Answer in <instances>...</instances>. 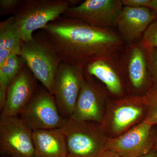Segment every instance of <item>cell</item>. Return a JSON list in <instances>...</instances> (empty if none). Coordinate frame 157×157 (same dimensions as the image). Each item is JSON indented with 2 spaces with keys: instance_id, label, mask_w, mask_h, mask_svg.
Wrapping results in <instances>:
<instances>
[{
  "instance_id": "1",
  "label": "cell",
  "mask_w": 157,
  "mask_h": 157,
  "mask_svg": "<svg viewBox=\"0 0 157 157\" xmlns=\"http://www.w3.org/2000/svg\"><path fill=\"white\" fill-rule=\"evenodd\" d=\"M42 30L62 62L83 70L93 60L116 53L124 43L119 34L109 28L63 16Z\"/></svg>"
},
{
  "instance_id": "4",
  "label": "cell",
  "mask_w": 157,
  "mask_h": 157,
  "mask_svg": "<svg viewBox=\"0 0 157 157\" xmlns=\"http://www.w3.org/2000/svg\"><path fill=\"white\" fill-rule=\"evenodd\" d=\"M61 129L66 138L68 157H98L106 149L108 137L100 124L68 119Z\"/></svg>"
},
{
  "instance_id": "11",
  "label": "cell",
  "mask_w": 157,
  "mask_h": 157,
  "mask_svg": "<svg viewBox=\"0 0 157 157\" xmlns=\"http://www.w3.org/2000/svg\"><path fill=\"white\" fill-rule=\"evenodd\" d=\"M106 101L107 96L103 89L93 80L92 76L85 74L84 81L70 119L101 124L105 113Z\"/></svg>"
},
{
  "instance_id": "17",
  "label": "cell",
  "mask_w": 157,
  "mask_h": 157,
  "mask_svg": "<svg viewBox=\"0 0 157 157\" xmlns=\"http://www.w3.org/2000/svg\"><path fill=\"white\" fill-rule=\"evenodd\" d=\"M23 42L13 16L0 23V65L11 56H20Z\"/></svg>"
},
{
  "instance_id": "6",
  "label": "cell",
  "mask_w": 157,
  "mask_h": 157,
  "mask_svg": "<svg viewBox=\"0 0 157 157\" xmlns=\"http://www.w3.org/2000/svg\"><path fill=\"white\" fill-rule=\"evenodd\" d=\"M19 117L33 131L61 128L62 117L54 97L46 89H38Z\"/></svg>"
},
{
  "instance_id": "19",
  "label": "cell",
  "mask_w": 157,
  "mask_h": 157,
  "mask_svg": "<svg viewBox=\"0 0 157 157\" xmlns=\"http://www.w3.org/2000/svg\"><path fill=\"white\" fill-rule=\"evenodd\" d=\"M144 96L147 109L143 121L153 126L157 124V83H152Z\"/></svg>"
},
{
  "instance_id": "24",
  "label": "cell",
  "mask_w": 157,
  "mask_h": 157,
  "mask_svg": "<svg viewBox=\"0 0 157 157\" xmlns=\"http://www.w3.org/2000/svg\"><path fill=\"white\" fill-rule=\"evenodd\" d=\"M98 157H122L119 155L105 149Z\"/></svg>"
},
{
  "instance_id": "26",
  "label": "cell",
  "mask_w": 157,
  "mask_h": 157,
  "mask_svg": "<svg viewBox=\"0 0 157 157\" xmlns=\"http://www.w3.org/2000/svg\"><path fill=\"white\" fill-rule=\"evenodd\" d=\"M139 157H157V153L153 150L150 152Z\"/></svg>"
},
{
  "instance_id": "12",
  "label": "cell",
  "mask_w": 157,
  "mask_h": 157,
  "mask_svg": "<svg viewBox=\"0 0 157 157\" xmlns=\"http://www.w3.org/2000/svg\"><path fill=\"white\" fill-rule=\"evenodd\" d=\"M124 74L134 91L149 89L152 83L148 65V51L140 41L127 45L121 59Z\"/></svg>"
},
{
  "instance_id": "21",
  "label": "cell",
  "mask_w": 157,
  "mask_h": 157,
  "mask_svg": "<svg viewBox=\"0 0 157 157\" xmlns=\"http://www.w3.org/2000/svg\"><path fill=\"white\" fill-rule=\"evenodd\" d=\"M22 0H1L0 1V15H9L14 14L20 6Z\"/></svg>"
},
{
  "instance_id": "16",
  "label": "cell",
  "mask_w": 157,
  "mask_h": 157,
  "mask_svg": "<svg viewBox=\"0 0 157 157\" xmlns=\"http://www.w3.org/2000/svg\"><path fill=\"white\" fill-rule=\"evenodd\" d=\"M35 157H68L64 135L61 129L33 132Z\"/></svg>"
},
{
  "instance_id": "28",
  "label": "cell",
  "mask_w": 157,
  "mask_h": 157,
  "mask_svg": "<svg viewBox=\"0 0 157 157\" xmlns=\"http://www.w3.org/2000/svg\"><path fill=\"white\" fill-rule=\"evenodd\" d=\"M2 157H9L5 156H2Z\"/></svg>"
},
{
  "instance_id": "20",
  "label": "cell",
  "mask_w": 157,
  "mask_h": 157,
  "mask_svg": "<svg viewBox=\"0 0 157 157\" xmlns=\"http://www.w3.org/2000/svg\"><path fill=\"white\" fill-rule=\"evenodd\" d=\"M140 41L147 50L157 48V19L150 25Z\"/></svg>"
},
{
  "instance_id": "27",
  "label": "cell",
  "mask_w": 157,
  "mask_h": 157,
  "mask_svg": "<svg viewBox=\"0 0 157 157\" xmlns=\"http://www.w3.org/2000/svg\"><path fill=\"white\" fill-rule=\"evenodd\" d=\"M154 151H155L157 153V140H155L154 143L153 148Z\"/></svg>"
},
{
  "instance_id": "18",
  "label": "cell",
  "mask_w": 157,
  "mask_h": 157,
  "mask_svg": "<svg viewBox=\"0 0 157 157\" xmlns=\"http://www.w3.org/2000/svg\"><path fill=\"white\" fill-rule=\"evenodd\" d=\"M20 56L14 55L9 57L0 65V110L6 103L7 90L9 85L21 70L26 66Z\"/></svg>"
},
{
  "instance_id": "22",
  "label": "cell",
  "mask_w": 157,
  "mask_h": 157,
  "mask_svg": "<svg viewBox=\"0 0 157 157\" xmlns=\"http://www.w3.org/2000/svg\"><path fill=\"white\" fill-rule=\"evenodd\" d=\"M147 51L149 69L152 82L157 83V48Z\"/></svg>"
},
{
  "instance_id": "8",
  "label": "cell",
  "mask_w": 157,
  "mask_h": 157,
  "mask_svg": "<svg viewBox=\"0 0 157 157\" xmlns=\"http://www.w3.org/2000/svg\"><path fill=\"white\" fill-rule=\"evenodd\" d=\"M33 130L19 116L0 118V153L9 157H35Z\"/></svg>"
},
{
  "instance_id": "13",
  "label": "cell",
  "mask_w": 157,
  "mask_h": 157,
  "mask_svg": "<svg viewBox=\"0 0 157 157\" xmlns=\"http://www.w3.org/2000/svg\"><path fill=\"white\" fill-rule=\"evenodd\" d=\"M38 81L26 65L8 87L1 117L19 116L38 89Z\"/></svg>"
},
{
  "instance_id": "14",
  "label": "cell",
  "mask_w": 157,
  "mask_h": 157,
  "mask_svg": "<svg viewBox=\"0 0 157 157\" xmlns=\"http://www.w3.org/2000/svg\"><path fill=\"white\" fill-rule=\"evenodd\" d=\"M84 71L86 75L102 82L113 95L120 97L123 94V70L121 60L116 57L115 53L93 60L86 65Z\"/></svg>"
},
{
  "instance_id": "15",
  "label": "cell",
  "mask_w": 157,
  "mask_h": 157,
  "mask_svg": "<svg viewBox=\"0 0 157 157\" xmlns=\"http://www.w3.org/2000/svg\"><path fill=\"white\" fill-rule=\"evenodd\" d=\"M157 19L156 14L148 8L124 6L116 27L124 42L129 45L140 41L147 29Z\"/></svg>"
},
{
  "instance_id": "3",
  "label": "cell",
  "mask_w": 157,
  "mask_h": 157,
  "mask_svg": "<svg viewBox=\"0 0 157 157\" xmlns=\"http://www.w3.org/2000/svg\"><path fill=\"white\" fill-rule=\"evenodd\" d=\"M20 56L37 80L52 94L54 80L63 62L43 33L23 42Z\"/></svg>"
},
{
  "instance_id": "5",
  "label": "cell",
  "mask_w": 157,
  "mask_h": 157,
  "mask_svg": "<svg viewBox=\"0 0 157 157\" xmlns=\"http://www.w3.org/2000/svg\"><path fill=\"white\" fill-rule=\"evenodd\" d=\"M147 105L144 96L133 95L110 101L106 106L101 128L109 137L119 136L145 117Z\"/></svg>"
},
{
  "instance_id": "9",
  "label": "cell",
  "mask_w": 157,
  "mask_h": 157,
  "mask_svg": "<svg viewBox=\"0 0 157 157\" xmlns=\"http://www.w3.org/2000/svg\"><path fill=\"white\" fill-rule=\"evenodd\" d=\"M123 7L121 0H86L68 8L62 16L96 27L109 28L116 27Z\"/></svg>"
},
{
  "instance_id": "23",
  "label": "cell",
  "mask_w": 157,
  "mask_h": 157,
  "mask_svg": "<svg viewBox=\"0 0 157 157\" xmlns=\"http://www.w3.org/2000/svg\"><path fill=\"white\" fill-rule=\"evenodd\" d=\"M123 6L134 8H148L151 0H121Z\"/></svg>"
},
{
  "instance_id": "25",
  "label": "cell",
  "mask_w": 157,
  "mask_h": 157,
  "mask_svg": "<svg viewBox=\"0 0 157 157\" xmlns=\"http://www.w3.org/2000/svg\"><path fill=\"white\" fill-rule=\"evenodd\" d=\"M148 8L152 10L157 17V0H151Z\"/></svg>"
},
{
  "instance_id": "2",
  "label": "cell",
  "mask_w": 157,
  "mask_h": 157,
  "mask_svg": "<svg viewBox=\"0 0 157 157\" xmlns=\"http://www.w3.org/2000/svg\"><path fill=\"white\" fill-rule=\"evenodd\" d=\"M76 1L22 0L13 14L15 26L23 42L33 39V33L42 29L51 21L62 16L70 7L77 6Z\"/></svg>"
},
{
  "instance_id": "7",
  "label": "cell",
  "mask_w": 157,
  "mask_h": 157,
  "mask_svg": "<svg viewBox=\"0 0 157 157\" xmlns=\"http://www.w3.org/2000/svg\"><path fill=\"white\" fill-rule=\"evenodd\" d=\"M85 79L84 70L62 62L54 80L52 95L62 117L70 119L73 114Z\"/></svg>"
},
{
  "instance_id": "10",
  "label": "cell",
  "mask_w": 157,
  "mask_h": 157,
  "mask_svg": "<svg viewBox=\"0 0 157 157\" xmlns=\"http://www.w3.org/2000/svg\"><path fill=\"white\" fill-rule=\"evenodd\" d=\"M151 125L142 121L119 136L107 138L106 149L122 157H139L152 150Z\"/></svg>"
}]
</instances>
